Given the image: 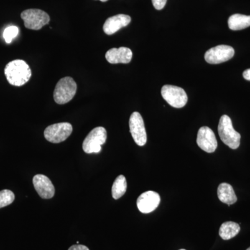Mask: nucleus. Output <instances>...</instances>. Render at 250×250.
Wrapping results in <instances>:
<instances>
[{"label": "nucleus", "instance_id": "6", "mask_svg": "<svg viewBox=\"0 0 250 250\" xmlns=\"http://www.w3.org/2000/svg\"><path fill=\"white\" fill-rule=\"evenodd\" d=\"M161 95L172 107L182 108L187 104V94L180 87L172 85H164L161 88Z\"/></svg>", "mask_w": 250, "mask_h": 250}, {"label": "nucleus", "instance_id": "25", "mask_svg": "<svg viewBox=\"0 0 250 250\" xmlns=\"http://www.w3.org/2000/svg\"><path fill=\"white\" fill-rule=\"evenodd\" d=\"M246 250H250V247L249 248H248V249H247Z\"/></svg>", "mask_w": 250, "mask_h": 250}, {"label": "nucleus", "instance_id": "9", "mask_svg": "<svg viewBox=\"0 0 250 250\" xmlns=\"http://www.w3.org/2000/svg\"><path fill=\"white\" fill-rule=\"evenodd\" d=\"M235 51L232 47L220 45L212 47L205 53L206 62L210 64H219L233 58Z\"/></svg>", "mask_w": 250, "mask_h": 250}, {"label": "nucleus", "instance_id": "20", "mask_svg": "<svg viewBox=\"0 0 250 250\" xmlns=\"http://www.w3.org/2000/svg\"><path fill=\"white\" fill-rule=\"evenodd\" d=\"M18 33H19V29L16 26H10L6 27L3 33V37L6 43H11L15 38L18 36Z\"/></svg>", "mask_w": 250, "mask_h": 250}, {"label": "nucleus", "instance_id": "11", "mask_svg": "<svg viewBox=\"0 0 250 250\" xmlns=\"http://www.w3.org/2000/svg\"><path fill=\"white\" fill-rule=\"evenodd\" d=\"M160 202V195L157 192L152 190L145 192L138 198V208L141 213H149L159 207Z\"/></svg>", "mask_w": 250, "mask_h": 250}, {"label": "nucleus", "instance_id": "18", "mask_svg": "<svg viewBox=\"0 0 250 250\" xmlns=\"http://www.w3.org/2000/svg\"><path fill=\"white\" fill-rule=\"evenodd\" d=\"M126 188L127 184L125 176H118L112 187V196L115 200H118L125 195L126 191Z\"/></svg>", "mask_w": 250, "mask_h": 250}, {"label": "nucleus", "instance_id": "12", "mask_svg": "<svg viewBox=\"0 0 250 250\" xmlns=\"http://www.w3.org/2000/svg\"><path fill=\"white\" fill-rule=\"evenodd\" d=\"M33 184L42 199H51L55 193V188L50 179L43 174H36L33 178Z\"/></svg>", "mask_w": 250, "mask_h": 250}, {"label": "nucleus", "instance_id": "1", "mask_svg": "<svg viewBox=\"0 0 250 250\" xmlns=\"http://www.w3.org/2000/svg\"><path fill=\"white\" fill-rule=\"evenodd\" d=\"M4 74L10 84L22 86L30 80L31 70L24 61L17 59L9 62L6 65Z\"/></svg>", "mask_w": 250, "mask_h": 250}, {"label": "nucleus", "instance_id": "24", "mask_svg": "<svg viewBox=\"0 0 250 250\" xmlns=\"http://www.w3.org/2000/svg\"><path fill=\"white\" fill-rule=\"evenodd\" d=\"M100 1H103V2H105V1H108V0H100Z\"/></svg>", "mask_w": 250, "mask_h": 250}, {"label": "nucleus", "instance_id": "10", "mask_svg": "<svg viewBox=\"0 0 250 250\" xmlns=\"http://www.w3.org/2000/svg\"><path fill=\"white\" fill-rule=\"evenodd\" d=\"M197 143L202 150L207 153L214 152L218 147V141L214 132L208 126H202L199 129Z\"/></svg>", "mask_w": 250, "mask_h": 250}, {"label": "nucleus", "instance_id": "8", "mask_svg": "<svg viewBox=\"0 0 250 250\" xmlns=\"http://www.w3.org/2000/svg\"><path fill=\"white\" fill-rule=\"evenodd\" d=\"M129 129L135 143L139 146H143L147 143V134L144 121L139 112H134L130 117Z\"/></svg>", "mask_w": 250, "mask_h": 250}, {"label": "nucleus", "instance_id": "3", "mask_svg": "<svg viewBox=\"0 0 250 250\" xmlns=\"http://www.w3.org/2000/svg\"><path fill=\"white\" fill-rule=\"evenodd\" d=\"M77 89L76 82L72 77H65L61 79L54 89V101L58 104L69 103L75 97Z\"/></svg>", "mask_w": 250, "mask_h": 250}, {"label": "nucleus", "instance_id": "16", "mask_svg": "<svg viewBox=\"0 0 250 250\" xmlns=\"http://www.w3.org/2000/svg\"><path fill=\"white\" fill-rule=\"evenodd\" d=\"M228 26L233 31L242 30L250 27V16L233 14L228 20Z\"/></svg>", "mask_w": 250, "mask_h": 250}, {"label": "nucleus", "instance_id": "4", "mask_svg": "<svg viewBox=\"0 0 250 250\" xmlns=\"http://www.w3.org/2000/svg\"><path fill=\"white\" fill-rule=\"evenodd\" d=\"M106 130L103 126H98L92 130L83 141L82 147L87 154L101 152L102 146L106 141Z\"/></svg>", "mask_w": 250, "mask_h": 250}, {"label": "nucleus", "instance_id": "13", "mask_svg": "<svg viewBox=\"0 0 250 250\" xmlns=\"http://www.w3.org/2000/svg\"><path fill=\"white\" fill-rule=\"evenodd\" d=\"M131 17L127 15L118 14L108 18L103 26V30L107 35H112L131 22Z\"/></svg>", "mask_w": 250, "mask_h": 250}, {"label": "nucleus", "instance_id": "17", "mask_svg": "<svg viewBox=\"0 0 250 250\" xmlns=\"http://www.w3.org/2000/svg\"><path fill=\"white\" fill-rule=\"evenodd\" d=\"M241 228L238 224L234 222H226L224 223L219 230V235L223 240H230L238 235Z\"/></svg>", "mask_w": 250, "mask_h": 250}, {"label": "nucleus", "instance_id": "22", "mask_svg": "<svg viewBox=\"0 0 250 250\" xmlns=\"http://www.w3.org/2000/svg\"><path fill=\"white\" fill-rule=\"evenodd\" d=\"M68 250H89V249L86 246L78 244L70 247Z\"/></svg>", "mask_w": 250, "mask_h": 250}, {"label": "nucleus", "instance_id": "15", "mask_svg": "<svg viewBox=\"0 0 250 250\" xmlns=\"http://www.w3.org/2000/svg\"><path fill=\"white\" fill-rule=\"evenodd\" d=\"M219 200L226 205H231L237 202V197L233 187L230 184L222 183L218 188Z\"/></svg>", "mask_w": 250, "mask_h": 250}, {"label": "nucleus", "instance_id": "19", "mask_svg": "<svg viewBox=\"0 0 250 250\" xmlns=\"http://www.w3.org/2000/svg\"><path fill=\"white\" fill-rule=\"evenodd\" d=\"M15 195L10 190H3L0 191V208L9 206L14 202Z\"/></svg>", "mask_w": 250, "mask_h": 250}, {"label": "nucleus", "instance_id": "5", "mask_svg": "<svg viewBox=\"0 0 250 250\" xmlns=\"http://www.w3.org/2000/svg\"><path fill=\"white\" fill-rule=\"evenodd\" d=\"M21 18L24 21L25 27L32 30H40L50 21V18L47 13L36 9L23 11L21 14Z\"/></svg>", "mask_w": 250, "mask_h": 250}, {"label": "nucleus", "instance_id": "21", "mask_svg": "<svg viewBox=\"0 0 250 250\" xmlns=\"http://www.w3.org/2000/svg\"><path fill=\"white\" fill-rule=\"evenodd\" d=\"M153 6L156 10H162L165 7L167 0H152Z\"/></svg>", "mask_w": 250, "mask_h": 250}, {"label": "nucleus", "instance_id": "26", "mask_svg": "<svg viewBox=\"0 0 250 250\" xmlns=\"http://www.w3.org/2000/svg\"><path fill=\"white\" fill-rule=\"evenodd\" d=\"M184 250V249H182V250Z\"/></svg>", "mask_w": 250, "mask_h": 250}, {"label": "nucleus", "instance_id": "2", "mask_svg": "<svg viewBox=\"0 0 250 250\" xmlns=\"http://www.w3.org/2000/svg\"><path fill=\"white\" fill-rule=\"evenodd\" d=\"M218 134L220 139L232 149L239 147L241 136L233 128L231 118L227 115L220 118L218 125Z\"/></svg>", "mask_w": 250, "mask_h": 250}, {"label": "nucleus", "instance_id": "14", "mask_svg": "<svg viewBox=\"0 0 250 250\" xmlns=\"http://www.w3.org/2000/svg\"><path fill=\"white\" fill-rule=\"evenodd\" d=\"M132 57L131 49L125 47L110 49L105 55L107 62L111 64L129 63Z\"/></svg>", "mask_w": 250, "mask_h": 250}, {"label": "nucleus", "instance_id": "7", "mask_svg": "<svg viewBox=\"0 0 250 250\" xmlns=\"http://www.w3.org/2000/svg\"><path fill=\"white\" fill-rule=\"evenodd\" d=\"M72 126L68 123H61L47 126L44 131L47 141L52 143L63 142L71 135Z\"/></svg>", "mask_w": 250, "mask_h": 250}, {"label": "nucleus", "instance_id": "23", "mask_svg": "<svg viewBox=\"0 0 250 250\" xmlns=\"http://www.w3.org/2000/svg\"><path fill=\"white\" fill-rule=\"evenodd\" d=\"M243 75L245 80L250 81V69L245 70V71L243 72Z\"/></svg>", "mask_w": 250, "mask_h": 250}]
</instances>
